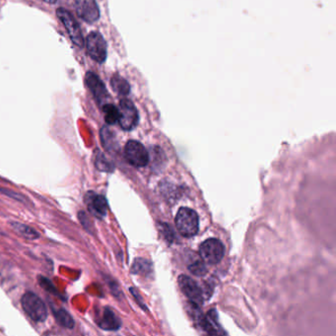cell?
I'll return each instance as SVG.
<instances>
[{"label":"cell","instance_id":"cell-11","mask_svg":"<svg viewBox=\"0 0 336 336\" xmlns=\"http://www.w3.org/2000/svg\"><path fill=\"white\" fill-rule=\"evenodd\" d=\"M85 202L89 212L92 215L100 219L106 216L108 211V202L103 196L97 195L92 192L87 193L85 197Z\"/></svg>","mask_w":336,"mask_h":336},{"label":"cell","instance_id":"cell-17","mask_svg":"<svg viewBox=\"0 0 336 336\" xmlns=\"http://www.w3.org/2000/svg\"><path fill=\"white\" fill-rule=\"evenodd\" d=\"M103 113L105 116V121L108 125H115L119 122L120 118V112L119 109L112 105V104H106L103 106Z\"/></svg>","mask_w":336,"mask_h":336},{"label":"cell","instance_id":"cell-18","mask_svg":"<svg viewBox=\"0 0 336 336\" xmlns=\"http://www.w3.org/2000/svg\"><path fill=\"white\" fill-rule=\"evenodd\" d=\"M150 269H151V265L149 264L148 261L143 260V259H138L135 261L132 270L134 274H139V273H148Z\"/></svg>","mask_w":336,"mask_h":336},{"label":"cell","instance_id":"cell-14","mask_svg":"<svg viewBox=\"0 0 336 336\" xmlns=\"http://www.w3.org/2000/svg\"><path fill=\"white\" fill-rule=\"evenodd\" d=\"M111 85L114 91L121 96H127L131 91L129 82L120 75L113 76V78L111 79Z\"/></svg>","mask_w":336,"mask_h":336},{"label":"cell","instance_id":"cell-20","mask_svg":"<svg viewBox=\"0 0 336 336\" xmlns=\"http://www.w3.org/2000/svg\"><path fill=\"white\" fill-rule=\"evenodd\" d=\"M97 167H98L99 169H101V170H104V171H109V170L112 169L110 162H108V161L105 159V157H101V159L99 158V159L97 160Z\"/></svg>","mask_w":336,"mask_h":336},{"label":"cell","instance_id":"cell-21","mask_svg":"<svg viewBox=\"0 0 336 336\" xmlns=\"http://www.w3.org/2000/svg\"><path fill=\"white\" fill-rule=\"evenodd\" d=\"M39 279H40V285H42L46 290H48L50 292L56 293V290H55L54 286L52 285V283L50 282V280H48V279H46L44 277H40Z\"/></svg>","mask_w":336,"mask_h":336},{"label":"cell","instance_id":"cell-13","mask_svg":"<svg viewBox=\"0 0 336 336\" xmlns=\"http://www.w3.org/2000/svg\"><path fill=\"white\" fill-rule=\"evenodd\" d=\"M11 227L12 229L18 233L19 235H21L22 237H24L27 240H36L40 238V234L33 228L24 225V224H20L17 222H12L11 223Z\"/></svg>","mask_w":336,"mask_h":336},{"label":"cell","instance_id":"cell-3","mask_svg":"<svg viewBox=\"0 0 336 336\" xmlns=\"http://www.w3.org/2000/svg\"><path fill=\"white\" fill-rule=\"evenodd\" d=\"M225 255L224 245L217 239H208L203 242L200 248V256L202 261L208 265L219 264Z\"/></svg>","mask_w":336,"mask_h":336},{"label":"cell","instance_id":"cell-16","mask_svg":"<svg viewBox=\"0 0 336 336\" xmlns=\"http://www.w3.org/2000/svg\"><path fill=\"white\" fill-rule=\"evenodd\" d=\"M101 141H102L103 146L108 151H113L118 146L116 136L114 134V133L108 128L102 129V131H101Z\"/></svg>","mask_w":336,"mask_h":336},{"label":"cell","instance_id":"cell-7","mask_svg":"<svg viewBox=\"0 0 336 336\" xmlns=\"http://www.w3.org/2000/svg\"><path fill=\"white\" fill-rule=\"evenodd\" d=\"M57 15L67 29L72 43L78 48H82L84 46V39L79 24L77 23L75 18L65 8H59L57 10Z\"/></svg>","mask_w":336,"mask_h":336},{"label":"cell","instance_id":"cell-22","mask_svg":"<svg viewBox=\"0 0 336 336\" xmlns=\"http://www.w3.org/2000/svg\"><path fill=\"white\" fill-rule=\"evenodd\" d=\"M44 1L47 2V3H49V4H55V3H57L58 0H44Z\"/></svg>","mask_w":336,"mask_h":336},{"label":"cell","instance_id":"cell-8","mask_svg":"<svg viewBox=\"0 0 336 336\" xmlns=\"http://www.w3.org/2000/svg\"><path fill=\"white\" fill-rule=\"evenodd\" d=\"M75 11L83 21L95 23L100 18V9L96 0H75Z\"/></svg>","mask_w":336,"mask_h":336},{"label":"cell","instance_id":"cell-1","mask_svg":"<svg viewBox=\"0 0 336 336\" xmlns=\"http://www.w3.org/2000/svg\"><path fill=\"white\" fill-rule=\"evenodd\" d=\"M176 226L180 234L191 238L200 231V218L198 213L188 207H182L176 216Z\"/></svg>","mask_w":336,"mask_h":336},{"label":"cell","instance_id":"cell-5","mask_svg":"<svg viewBox=\"0 0 336 336\" xmlns=\"http://www.w3.org/2000/svg\"><path fill=\"white\" fill-rule=\"evenodd\" d=\"M87 53L92 60L103 64L107 59V43L98 32H92L86 40Z\"/></svg>","mask_w":336,"mask_h":336},{"label":"cell","instance_id":"cell-12","mask_svg":"<svg viewBox=\"0 0 336 336\" xmlns=\"http://www.w3.org/2000/svg\"><path fill=\"white\" fill-rule=\"evenodd\" d=\"M98 325L105 331H118L122 326L121 320L110 308H105L103 317Z\"/></svg>","mask_w":336,"mask_h":336},{"label":"cell","instance_id":"cell-6","mask_svg":"<svg viewBox=\"0 0 336 336\" xmlns=\"http://www.w3.org/2000/svg\"><path fill=\"white\" fill-rule=\"evenodd\" d=\"M120 118H119V124L121 128L124 131H133L138 125L139 116L137 109L135 108L134 104L128 100L124 99L120 103Z\"/></svg>","mask_w":336,"mask_h":336},{"label":"cell","instance_id":"cell-15","mask_svg":"<svg viewBox=\"0 0 336 336\" xmlns=\"http://www.w3.org/2000/svg\"><path fill=\"white\" fill-rule=\"evenodd\" d=\"M54 316L58 322V324L67 330H72L74 328V320L73 318L68 314L67 312L64 309L54 310Z\"/></svg>","mask_w":336,"mask_h":336},{"label":"cell","instance_id":"cell-2","mask_svg":"<svg viewBox=\"0 0 336 336\" xmlns=\"http://www.w3.org/2000/svg\"><path fill=\"white\" fill-rule=\"evenodd\" d=\"M25 313L36 323H43L48 318V309L43 300L33 292H27L21 299Z\"/></svg>","mask_w":336,"mask_h":336},{"label":"cell","instance_id":"cell-19","mask_svg":"<svg viewBox=\"0 0 336 336\" xmlns=\"http://www.w3.org/2000/svg\"><path fill=\"white\" fill-rule=\"evenodd\" d=\"M190 270H191L194 274L201 276V275H203V274L206 272V268H205V266H204L203 263L197 262V263H195V264H193V265L190 266Z\"/></svg>","mask_w":336,"mask_h":336},{"label":"cell","instance_id":"cell-9","mask_svg":"<svg viewBox=\"0 0 336 336\" xmlns=\"http://www.w3.org/2000/svg\"><path fill=\"white\" fill-rule=\"evenodd\" d=\"M179 285L183 293L195 306H201L203 303L202 288L199 284L187 275H181L178 279Z\"/></svg>","mask_w":336,"mask_h":336},{"label":"cell","instance_id":"cell-10","mask_svg":"<svg viewBox=\"0 0 336 336\" xmlns=\"http://www.w3.org/2000/svg\"><path fill=\"white\" fill-rule=\"evenodd\" d=\"M85 81H86V84L89 90L91 91V93L93 94L97 102L102 105L108 104L107 101L110 98L109 93H108V90L106 89L105 84L100 79V77L97 74L90 71L86 74Z\"/></svg>","mask_w":336,"mask_h":336},{"label":"cell","instance_id":"cell-4","mask_svg":"<svg viewBox=\"0 0 336 336\" xmlns=\"http://www.w3.org/2000/svg\"><path fill=\"white\" fill-rule=\"evenodd\" d=\"M125 157L134 167L142 168L149 162V154L145 147L138 141L131 140L126 144Z\"/></svg>","mask_w":336,"mask_h":336}]
</instances>
